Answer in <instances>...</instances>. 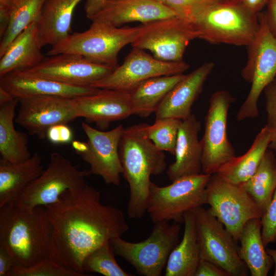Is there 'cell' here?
Listing matches in <instances>:
<instances>
[{
  "label": "cell",
  "instance_id": "obj_47",
  "mask_svg": "<svg viewBox=\"0 0 276 276\" xmlns=\"http://www.w3.org/2000/svg\"><path fill=\"white\" fill-rule=\"evenodd\" d=\"M14 99L7 91L0 87V106L5 104Z\"/></svg>",
  "mask_w": 276,
  "mask_h": 276
},
{
  "label": "cell",
  "instance_id": "obj_41",
  "mask_svg": "<svg viewBox=\"0 0 276 276\" xmlns=\"http://www.w3.org/2000/svg\"><path fill=\"white\" fill-rule=\"evenodd\" d=\"M16 0H0V36L5 32Z\"/></svg>",
  "mask_w": 276,
  "mask_h": 276
},
{
  "label": "cell",
  "instance_id": "obj_5",
  "mask_svg": "<svg viewBox=\"0 0 276 276\" xmlns=\"http://www.w3.org/2000/svg\"><path fill=\"white\" fill-rule=\"evenodd\" d=\"M91 21L88 30L70 34L52 46L47 55L77 54L116 69L119 66L118 56L120 51L134 40L139 26L117 27L102 22Z\"/></svg>",
  "mask_w": 276,
  "mask_h": 276
},
{
  "label": "cell",
  "instance_id": "obj_37",
  "mask_svg": "<svg viewBox=\"0 0 276 276\" xmlns=\"http://www.w3.org/2000/svg\"><path fill=\"white\" fill-rule=\"evenodd\" d=\"M260 219L262 239L266 246L276 242V189L268 206Z\"/></svg>",
  "mask_w": 276,
  "mask_h": 276
},
{
  "label": "cell",
  "instance_id": "obj_30",
  "mask_svg": "<svg viewBox=\"0 0 276 276\" xmlns=\"http://www.w3.org/2000/svg\"><path fill=\"white\" fill-rule=\"evenodd\" d=\"M182 74L147 79L130 93L132 114L147 118L155 112L170 90L185 78Z\"/></svg>",
  "mask_w": 276,
  "mask_h": 276
},
{
  "label": "cell",
  "instance_id": "obj_15",
  "mask_svg": "<svg viewBox=\"0 0 276 276\" xmlns=\"http://www.w3.org/2000/svg\"><path fill=\"white\" fill-rule=\"evenodd\" d=\"M81 127L87 137L88 149L80 156L89 164L91 173L101 176L108 185L119 186L123 167L119 146L124 127L120 124L110 130L103 131L84 122Z\"/></svg>",
  "mask_w": 276,
  "mask_h": 276
},
{
  "label": "cell",
  "instance_id": "obj_19",
  "mask_svg": "<svg viewBox=\"0 0 276 276\" xmlns=\"http://www.w3.org/2000/svg\"><path fill=\"white\" fill-rule=\"evenodd\" d=\"M0 87L18 100L41 96L73 99L94 94L100 89L91 86L65 84L35 75L26 70H15L0 78Z\"/></svg>",
  "mask_w": 276,
  "mask_h": 276
},
{
  "label": "cell",
  "instance_id": "obj_25",
  "mask_svg": "<svg viewBox=\"0 0 276 276\" xmlns=\"http://www.w3.org/2000/svg\"><path fill=\"white\" fill-rule=\"evenodd\" d=\"M82 1H45L37 22L42 47L55 45L70 34L74 11Z\"/></svg>",
  "mask_w": 276,
  "mask_h": 276
},
{
  "label": "cell",
  "instance_id": "obj_21",
  "mask_svg": "<svg viewBox=\"0 0 276 276\" xmlns=\"http://www.w3.org/2000/svg\"><path fill=\"white\" fill-rule=\"evenodd\" d=\"M214 65L212 62H206L186 75L161 101L154 112L156 119L173 118L183 120L188 118Z\"/></svg>",
  "mask_w": 276,
  "mask_h": 276
},
{
  "label": "cell",
  "instance_id": "obj_2",
  "mask_svg": "<svg viewBox=\"0 0 276 276\" xmlns=\"http://www.w3.org/2000/svg\"><path fill=\"white\" fill-rule=\"evenodd\" d=\"M52 225L42 206L31 211L14 204L0 208V246L13 267H29L50 259Z\"/></svg>",
  "mask_w": 276,
  "mask_h": 276
},
{
  "label": "cell",
  "instance_id": "obj_12",
  "mask_svg": "<svg viewBox=\"0 0 276 276\" xmlns=\"http://www.w3.org/2000/svg\"><path fill=\"white\" fill-rule=\"evenodd\" d=\"M235 101V98L225 90H217L211 96L204 118V130L200 141L202 173H216L221 166L236 156L226 130L229 109Z\"/></svg>",
  "mask_w": 276,
  "mask_h": 276
},
{
  "label": "cell",
  "instance_id": "obj_32",
  "mask_svg": "<svg viewBox=\"0 0 276 276\" xmlns=\"http://www.w3.org/2000/svg\"><path fill=\"white\" fill-rule=\"evenodd\" d=\"M45 0H16L7 29L1 38L0 57L14 39L33 22H38Z\"/></svg>",
  "mask_w": 276,
  "mask_h": 276
},
{
  "label": "cell",
  "instance_id": "obj_34",
  "mask_svg": "<svg viewBox=\"0 0 276 276\" xmlns=\"http://www.w3.org/2000/svg\"><path fill=\"white\" fill-rule=\"evenodd\" d=\"M181 122L182 120L173 118L157 119L153 124H147V135L158 149L174 155Z\"/></svg>",
  "mask_w": 276,
  "mask_h": 276
},
{
  "label": "cell",
  "instance_id": "obj_40",
  "mask_svg": "<svg viewBox=\"0 0 276 276\" xmlns=\"http://www.w3.org/2000/svg\"><path fill=\"white\" fill-rule=\"evenodd\" d=\"M195 276H230L225 270L209 261L201 259L197 266Z\"/></svg>",
  "mask_w": 276,
  "mask_h": 276
},
{
  "label": "cell",
  "instance_id": "obj_4",
  "mask_svg": "<svg viewBox=\"0 0 276 276\" xmlns=\"http://www.w3.org/2000/svg\"><path fill=\"white\" fill-rule=\"evenodd\" d=\"M199 32V38L212 44L249 45L260 26L258 14L246 8L240 0L214 3L191 21Z\"/></svg>",
  "mask_w": 276,
  "mask_h": 276
},
{
  "label": "cell",
  "instance_id": "obj_29",
  "mask_svg": "<svg viewBox=\"0 0 276 276\" xmlns=\"http://www.w3.org/2000/svg\"><path fill=\"white\" fill-rule=\"evenodd\" d=\"M19 101L14 99L0 106V153L2 160L17 164L29 158L31 154L27 134L14 126L15 108Z\"/></svg>",
  "mask_w": 276,
  "mask_h": 276
},
{
  "label": "cell",
  "instance_id": "obj_38",
  "mask_svg": "<svg viewBox=\"0 0 276 276\" xmlns=\"http://www.w3.org/2000/svg\"><path fill=\"white\" fill-rule=\"evenodd\" d=\"M263 92L267 115L265 126L271 133H276V76L265 86Z\"/></svg>",
  "mask_w": 276,
  "mask_h": 276
},
{
  "label": "cell",
  "instance_id": "obj_17",
  "mask_svg": "<svg viewBox=\"0 0 276 276\" xmlns=\"http://www.w3.org/2000/svg\"><path fill=\"white\" fill-rule=\"evenodd\" d=\"M114 69L74 54L48 56L36 66L26 70L35 75L67 85L90 86Z\"/></svg>",
  "mask_w": 276,
  "mask_h": 276
},
{
  "label": "cell",
  "instance_id": "obj_28",
  "mask_svg": "<svg viewBox=\"0 0 276 276\" xmlns=\"http://www.w3.org/2000/svg\"><path fill=\"white\" fill-rule=\"evenodd\" d=\"M261 218L249 220L245 224L238 241V254L251 276H266L273 261L268 254L261 233Z\"/></svg>",
  "mask_w": 276,
  "mask_h": 276
},
{
  "label": "cell",
  "instance_id": "obj_36",
  "mask_svg": "<svg viewBox=\"0 0 276 276\" xmlns=\"http://www.w3.org/2000/svg\"><path fill=\"white\" fill-rule=\"evenodd\" d=\"M172 9L177 17L192 21L211 5L224 0H156Z\"/></svg>",
  "mask_w": 276,
  "mask_h": 276
},
{
  "label": "cell",
  "instance_id": "obj_20",
  "mask_svg": "<svg viewBox=\"0 0 276 276\" xmlns=\"http://www.w3.org/2000/svg\"><path fill=\"white\" fill-rule=\"evenodd\" d=\"M176 16L174 11L156 0H106L90 20L120 27L134 21L145 24Z\"/></svg>",
  "mask_w": 276,
  "mask_h": 276
},
{
  "label": "cell",
  "instance_id": "obj_31",
  "mask_svg": "<svg viewBox=\"0 0 276 276\" xmlns=\"http://www.w3.org/2000/svg\"><path fill=\"white\" fill-rule=\"evenodd\" d=\"M240 186L254 201L262 216L276 189V156L271 150L267 149L255 173Z\"/></svg>",
  "mask_w": 276,
  "mask_h": 276
},
{
  "label": "cell",
  "instance_id": "obj_49",
  "mask_svg": "<svg viewBox=\"0 0 276 276\" xmlns=\"http://www.w3.org/2000/svg\"><path fill=\"white\" fill-rule=\"evenodd\" d=\"M266 250L273 260V264L275 266L273 275L276 276V249L266 248Z\"/></svg>",
  "mask_w": 276,
  "mask_h": 276
},
{
  "label": "cell",
  "instance_id": "obj_6",
  "mask_svg": "<svg viewBox=\"0 0 276 276\" xmlns=\"http://www.w3.org/2000/svg\"><path fill=\"white\" fill-rule=\"evenodd\" d=\"M211 175L201 173L184 176L164 187L151 181L147 212L152 222L181 223L186 213L206 204V186Z\"/></svg>",
  "mask_w": 276,
  "mask_h": 276
},
{
  "label": "cell",
  "instance_id": "obj_44",
  "mask_svg": "<svg viewBox=\"0 0 276 276\" xmlns=\"http://www.w3.org/2000/svg\"><path fill=\"white\" fill-rule=\"evenodd\" d=\"M106 1V0H86L84 6L86 17L90 19Z\"/></svg>",
  "mask_w": 276,
  "mask_h": 276
},
{
  "label": "cell",
  "instance_id": "obj_16",
  "mask_svg": "<svg viewBox=\"0 0 276 276\" xmlns=\"http://www.w3.org/2000/svg\"><path fill=\"white\" fill-rule=\"evenodd\" d=\"M19 107L15 122L29 133L40 139L47 137L53 126L67 124L78 117L71 99L53 96H41L18 100Z\"/></svg>",
  "mask_w": 276,
  "mask_h": 276
},
{
  "label": "cell",
  "instance_id": "obj_1",
  "mask_svg": "<svg viewBox=\"0 0 276 276\" xmlns=\"http://www.w3.org/2000/svg\"><path fill=\"white\" fill-rule=\"evenodd\" d=\"M44 208L53 227L50 259L86 275L82 267L85 257L129 229L123 212L103 204L100 192L87 183L65 191Z\"/></svg>",
  "mask_w": 276,
  "mask_h": 276
},
{
  "label": "cell",
  "instance_id": "obj_23",
  "mask_svg": "<svg viewBox=\"0 0 276 276\" xmlns=\"http://www.w3.org/2000/svg\"><path fill=\"white\" fill-rule=\"evenodd\" d=\"M37 152L17 164L0 161V208L13 204L24 190L44 170Z\"/></svg>",
  "mask_w": 276,
  "mask_h": 276
},
{
  "label": "cell",
  "instance_id": "obj_24",
  "mask_svg": "<svg viewBox=\"0 0 276 276\" xmlns=\"http://www.w3.org/2000/svg\"><path fill=\"white\" fill-rule=\"evenodd\" d=\"M37 22H33L11 42L0 57V78L15 70H26L39 63L42 54Z\"/></svg>",
  "mask_w": 276,
  "mask_h": 276
},
{
  "label": "cell",
  "instance_id": "obj_7",
  "mask_svg": "<svg viewBox=\"0 0 276 276\" xmlns=\"http://www.w3.org/2000/svg\"><path fill=\"white\" fill-rule=\"evenodd\" d=\"M258 18L259 28L247 47V61L241 72L244 80L251 84V87L237 113L238 121L258 117L259 97L276 76V38L268 28L265 12L259 13Z\"/></svg>",
  "mask_w": 276,
  "mask_h": 276
},
{
  "label": "cell",
  "instance_id": "obj_11",
  "mask_svg": "<svg viewBox=\"0 0 276 276\" xmlns=\"http://www.w3.org/2000/svg\"><path fill=\"white\" fill-rule=\"evenodd\" d=\"M192 211L201 259L215 264L230 276L248 275V269L231 233L209 209L200 206Z\"/></svg>",
  "mask_w": 276,
  "mask_h": 276
},
{
  "label": "cell",
  "instance_id": "obj_45",
  "mask_svg": "<svg viewBox=\"0 0 276 276\" xmlns=\"http://www.w3.org/2000/svg\"><path fill=\"white\" fill-rule=\"evenodd\" d=\"M240 1L249 11L252 13L258 14L268 4L269 0H240Z\"/></svg>",
  "mask_w": 276,
  "mask_h": 276
},
{
  "label": "cell",
  "instance_id": "obj_9",
  "mask_svg": "<svg viewBox=\"0 0 276 276\" xmlns=\"http://www.w3.org/2000/svg\"><path fill=\"white\" fill-rule=\"evenodd\" d=\"M90 170H80L58 152L50 154L47 168L21 193L14 204L31 211L53 203L65 191L83 187Z\"/></svg>",
  "mask_w": 276,
  "mask_h": 276
},
{
  "label": "cell",
  "instance_id": "obj_22",
  "mask_svg": "<svg viewBox=\"0 0 276 276\" xmlns=\"http://www.w3.org/2000/svg\"><path fill=\"white\" fill-rule=\"evenodd\" d=\"M200 129V122L193 114L182 120L176 144L175 160L167 170L170 181L184 176L201 173L202 152L198 138Z\"/></svg>",
  "mask_w": 276,
  "mask_h": 276
},
{
  "label": "cell",
  "instance_id": "obj_43",
  "mask_svg": "<svg viewBox=\"0 0 276 276\" xmlns=\"http://www.w3.org/2000/svg\"><path fill=\"white\" fill-rule=\"evenodd\" d=\"M13 267L9 253L4 247L0 246V276H7Z\"/></svg>",
  "mask_w": 276,
  "mask_h": 276
},
{
  "label": "cell",
  "instance_id": "obj_48",
  "mask_svg": "<svg viewBox=\"0 0 276 276\" xmlns=\"http://www.w3.org/2000/svg\"><path fill=\"white\" fill-rule=\"evenodd\" d=\"M268 148L271 150L276 156V133H271V140Z\"/></svg>",
  "mask_w": 276,
  "mask_h": 276
},
{
  "label": "cell",
  "instance_id": "obj_39",
  "mask_svg": "<svg viewBox=\"0 0 276 276\" xmlns=\"http://www.w3.org/2000/svg\"><path fill=\"white\" fill-rule=\"evenodd\" d=\"M46 138L53 144H67L73 141V133L67 124H60L49 129Z\"/></svg>",
  "mask_w": 276,
  "mask_h": 276
},
{
  "label": "cell",
  "instance_id": "obj_14",
  "mask_svg": "<svg viewBox=\"0 0 276 276\" xmlns=\"http://www.w3.org/2000/svg\"><path fill=\"white\" fill-rule=\"evenodd\" d=\"M189 67V65L183 60L177 62L161 61L143 50L133 48L122 65L90 86L130 93L147 79L182 74Z\"/></svg>",
  "mask_w": 276,
  "mask_h": 276
},
{
  "label": "cell",
  "instance_id": "obj_42",
  "mask_svg": "<svg viewBox=\"0 0 276 276\" xmlns=\"http://www.w3.org/2000/svg\"><path fill=\"white\" fill-rule=\"evenodd\" d=\"M267 10L265 12L268 28L276 38V0H269Z\"/></svg>",
  "mask_w": 276,
  "mask_h": 276
},
{
  "label": "cell",
  "instance_id": "obj_10",
  "mask_svg": "<svg viewBox=\"0 0 276 276\" xmlns=\"http://www.w3.org/2000/svg\"><path fill=\"white\" fill-rule=\"evenodd\" d=\"M137 34L131 43L133 48L151 51L161 61L177 62L192 40L199 32L191 21L177 16L154 20L139 26Z\"/></svg>",
  "mask_w": 276,
  "mask_h": 276
},
{
  "label": "cell",
  "instance_id": "obj_35",
  "mask_svg": "<svg viewBox=\"0 0 276 276\" xmlns=\"http://www.w3.org/2000/svg\"><path fill=\"white\" fill-rule=\"evenodd\" d=\"M7 276H87L70 270L53 262L50 259L29 267H13Z\"/></svg>",
  "mask_w": 276,
  "mask_h": 276
},
{
  "label": "cell",
  "instance_id": "obj_3",
  "mask_svg": "<svg viewBox=\"0 0 276 276\" xmlns=\"http://www.w3.org/2000/svg\"><path fill=\"white\" fill-rule=\"evenodd\" d=\"M147 125L124 129L119 146L122 174L129 187L127 214L132 219L142 218L147 212L151 176L162 174L167 167L164 151L147 135Z\"/></svg>",
  "mask_w": 276,
  "mask_h": 276
},
{
  "label": "cell",
  "instance_id": "obj_13",
  "mask_svg": "<svg viewBox=\"0 0 276 276\" xmlns=\"http://www.w3.org/2000/svg\"><path fill=\"white\" fill-rule=\"evenodd\" d=\"M206 193L211 213L237 243L247 221L262 217L254 201L240 185L223 180L217 173L211 175Z\"/></svg>",
  "mask_w": 276,
  "mask_h": 276
},
{
  "label": "cell",
  "instance_id": "obj_33",
  "mask_svg": "<svg viewBox=\"0 0 276 276\" xmlns=\"http://www.w3.org/2000/svg\"><path fill=\"white\" fill-rule=\"evenodd\" d=\"M110 242L98 247L84 258L82 267L85 273H97L105 276H131L118 264Z\"/></svg>",
  "mask_w": 276,
  "mask_h": 276
},
{
  "label": "cell",
  "instance_id": "obj_27",
  "mask_svg": "<svg viewBox=\"0 0 276 276\" xmlns=\"http://www.w3.org/2000/svg\"><path fill=\"white\" fill-rule=\"evenodd\" d=\"M271 132L265 126L256 135L247 151L235 156L218 170L217 173L222 179L240 185L248 180L255 173L268 148Z\"/></svg>",
  "mask_w": 276,
  "mask_h": 276
},
{
  "label": "cell",
  "instance_id": "obj_8",
  "mask_svg": "<svg viewBox=\"0 0 276 276\" xmlns=\"http://www.w3.org/2000/svg\"><path fill=\"white\" fill-rule=\"evenodd\" d=\"M154 224L150 236L141 242H129L122 237L110 241L115 255L127 261L144 276L160 275L170 253L179 241V223L163 221Z\"/></svg>",
  "mask_w": 276,
  "mask_h": 276
},
{
  "label": "cell",
  "instance_id": "obj_26",
  "mask_svg": "<svg viewBox=\"0 0 276 276\" xmlns=\"http://www.w3.org/2000/svg\"><path fill=\"white\" fill-rule=\"evenodd\" d=\"M183 223L182 238L169 255L166 276H195L201 260L193 211L185 214Z\"/></svg>",
  "mask_w": 276,
  "mask_h": 276
},
{
  "label": "cell",
  "instance_id": "obj_18",
  "mask_svg": "<svg viewBox=\"0 0 276 276\" xmlns=\"http://www.w3.org/2000/svg\"><path fill=\"white\" fill-rule=\"evenodd\" d=\"M78 117L95 123L105 130L111 122L123 120L132 114L130 93L100 89L96 93L71 99Z\"/></svg>",
  "mask_w": 276,
  "mask_h": 276
},
{
  "label": "cell",
  "instance_id": "obj_46",
  "mask_svg": "<svg viewBox=\"0 0 276 276\" xmlns=\"http://www.w3.org/2000/svg\"><path fill=\"white\" fill-rule=\"evenodd\" d=\"M72 147L76 152L81 155L86 152L88 149L87 142H82L78 140H73L72 142Z\"/></svg>",
  "mask_w": 276,
  "mask_h": 276
}]
</instances>
